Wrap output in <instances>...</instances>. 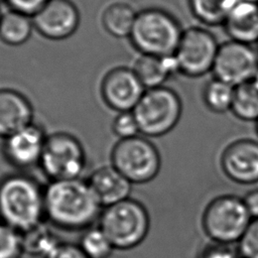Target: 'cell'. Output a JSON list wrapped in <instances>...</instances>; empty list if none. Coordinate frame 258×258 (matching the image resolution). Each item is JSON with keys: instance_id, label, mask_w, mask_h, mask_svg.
<instances>
[{"instance_id": "44dd1931", "label": "cell", "mask_w": 258, "mask_h": 258, "mask_svg": "<svg viewBox=\"0 0 258 258\" xmlns=\"http://www.w3.org/2000/svg\"><path fill=\"white\" fill-rule=\"evenodd\" d=\"M231 112L239 120L258 121V75L235 87Z\"/></svg>"}, {"instance_id": "2e32d148", "label": "cell", "mask_w": 258, "mask_h": 258, "mask_svg": "<svg viewBox=\"0 0 258 258\" xmlns=\"http://www.w3.org/2000/svg\"><path fill=\"white\" fill-rule=\"evenodd\" d=\"M103 208L130 198L132 183L112 164L97 168L87 179Z\"/></svg>"}, {"instance_id": "9a60e30c", "label": "cell", "mask_w": 258, "mask_h": 258, "mask_svg": "<svg viewBox=\"0 0 258 258\" xmlns=\"http://www.w3.org/2000/svg\"><path fill=\"white\" fill-rule=\"evenodd\" d=\"M33 123V107L28 98L14 89H0V138L5 139Z\"/></svg>"}, {"instance_id": "30bf717a", "label": "cell", "mask_w": 258, "mask_h": 258, "mask_svg": "<svg viewBox=\"0 0 258 258\" xmlns=\"http://www.w3.org/2000/svg\"><path fill=\"white\" fill-rule=\"evenodd\" d=\"M258 73V50L251 44L229 39L220 43L213 67V77L234 87L255 78Z\"/></svg>"}, {"instance_id": "8992f818", "label": "cell", "mask_w": 258, "mask_h": 258, "mask_svg": "<svg viewBox=\"0 0 258 258\" xmlns=\"http://www.w3.org/2000/svg\"><path fill=\"white\" fill-rule=\"evenodd\" d=\"M251 221L242 198L222 195L206 206L202 215V228L210 241L235 245Z\"/></svg>"}, {"instance_id": "d590c367", "label": "cell", "mask_w": 258, "mask_h": 258, "mask_svg": "<svg viewBox=\"0 0 258 258\" xmlns=\"http://www.w3.org/2000/svg\"><path fill=\"white\" fill-rule=\"evenodd\" d=\"M3 1H5V0H0V3H1V2H3Z\"/></svg>"}, {"instance_id": "cb8c5ba5", "label": "cell", "mask_w": 258, "mask_h": 258, "mask_svg": "<svg viewBox=\"0 0 258 258\" xmlns=\"http://www.w3.org/2000/svg\"><path fill=\"white\" fill-rule=\"evenodd\" d=\"M24 253L45 258L60 241L44 222L21 233Z\"/></svg>"}, {"instance_id": "52a82bcc", "label": "cell", "mask_w": 258, "mask_h": 258, "mask_svg": "<svg viewBox=\"0 0 258 258\" xmlns=\"http://www.w3.org/2000/svg\"><path fill=\"white\" fill-rule=\"evenodd\" d=\"M111 164L132 184L153 180L160 171L161 157L157 147L139 134L119 139L111 151Z\"/></svg>"}, {"instance_id": "6da1fadb", "label": "cell", "mask_w": 258, "mask_h": 258, "mask_svg": "<svg viewBox=\"0 0 258 258\" xmlns=\"http://www.w3.org/2000/svg\"><path fill=\"white\" fill-rule=\"evenodd\" d=\"M44 209L52 226L77 232L94 226L103 207L88 181L80 177L49 181L44 187Z\"/></svg>"}, {"instance_id": "7a4b0ae2", "label": "cell", "mask_w": 258, "mask_h": 258, "mask_svg": "<svg viewBox=\"0 0 258 258\" xmlns=\"http://www.w3.org/2000/svg\"><path fill=\"white\" fill-rule=\"evenodd\" d=\"M44 220V187L35 178L18 172L0 179V222L23 233Z\"/></svg>"}, {"instance_id": "836d02e7", "label": "cell", "mask_w": 258, "mask_h": 258, "mask_svg": "<svg viewBox=\"0 0 258 258\" xmlns=\"http://www.w3.org/2000/svg\"><path fill=\"white\" fill-rule=\"evenodd\" d=\"M247 1H254V2H258V0H247Z\"/></svg>"}, {"instance_id": "603a6c76", "label": "cell", "mask_w": 258, "mask_h": 258, "mask_svg": "<svg viewBox=\"0 0 258 258\" xmlns=\"http://www.w3.org/2000/svg\"><path fill=\"white\" fill-rule=\"evenodd\" d=\"M235 87L213 77L202 91V99L206 108L215 114L231 112Z\"/></svg>"}, {"instance_id": "1f68e13d", "label": "cell", "mask_w": 258, "mask_h": 258, "mask_svg": "<svg viewBox=\"0 0 258 258\" xmlns=\"http://www.w3.org/2000/svg\"><path fill=\"white\" fill-rule=\"evenodd\" d=\"M242 199L251 219H258V188L249 190Z\"/></svg>"}, {"instance_id": "3957f363", "label": "cell", "mask_w": 258, "mask_h": 258, "mask_svg": "<svg viewBox=\"0 0 258 258\" xmlns=\"http://www.w3.org/2000/svg\"><path fill=\"white\" fill-rule=\"evenodd\" d=\"M182 31L170 12L150 7L137 12L129 39L140 54L173 56Z\"/></svg>"}, {"instance_id": "5b68a950", "label": "cell", "mask_w": 258, "mask_h": 258, "mask_svg": "<svg viewBox=\"0 0 258 258\" xmlns=\"http://www.w3.org/2000/svg\"><path fill=\"white\" fill-rule=\"evenodd\" d=\"M132 112L141 135L147 138L160 137L178 124L182 114V101L169 87L147 89Z\"/></svg>"}, {"instance_id": "277c9868", "label": "cell", "mask_w": 258, "mask_h": 258, "mask_svg": "<svg viewBox=\"0 0 258 258\" xmlns=\"http://www.w3.org/2000/svg\"><path fill=\"white\" fill-rule=\"evenodd\" d=\"M98 226L115 250H130L140 245L147 237L150 217L142 203L129 198L103 208Z\"/></svg>"}, {"instance_id": "f1b7e54d", "label": "cell", "mask_w": 258, "mask_h": 258, "mask_svg": "<svg viewBox=\"0 0 258 258\" xmlns=\"http://www.w3.org/2000/svg\"><path fill=\"white\" fill-rule=\"evenodd\" d=\"M200 258H241V256L238 247L211 241L203 248Z\"/></svg>"}, {"instance_id": "83f0119b", "label": "cell", "mask_w": 258, "mask_h": 258, "mask_svg": "<svg viewBox=\"0 0 258 258\" xmlns=\"http://www.w3.org/2000/svg\"><path fill=\"white\" fill-rule=\"evenodd\" d=\"M237 247L241 257L258 258V219L250 222Z\"/></svg>"}, {"instance_id": "d6986e66", "label": "cell", "mask_w": 258, "mask_h": 258, "mask_svg": "<svg viewBox=\"0 0 258 258\" xmlns=\"http://www.w3.org/2000/svg\"><path fill=\"white\" fill-rule=\"evenodd\" d=\"M137 12L134 8L123 1L109 4L103 11L101 21L104 29L110 35L123 38L129 37L135 23Z\"/></svg>"}, {"instance_id": "9c48e42d", "label": "cell", "mask_w": 258, "mask_h": 258, "mask_svg": "<svg viewBox=\"0 0 258 258\" xmlns=\"http://www.w3.org/2000/svg\"><path fill=\"white\" fill-rule=\"evenodd\" d=\"M219 46L216 36L206 27L183 29L173 54L176 72L191 79L212 73Z\"/></svg>"}, {"instance_id": "e575fe53", "label": "cell", "mask_w": 258, "mask_h": 258, "mask_svg": "<svg viewBox=\"0 0 258 258\" xmlns=\"http://www.w3.org/2000/svg\"><path fill=\"white\" fill-rule=\"evenodd\" d=\"M1 16H2V13L0 12V19H1Z\"/></svg>"}, {"instance_id": "5bb4252c", "label": "cell", "mask_w": 258, "mask_h": 258, "mask_svg": "<svg viewBox=\"0 0 258 258\" xmlns=\"http://www.w3.org/2000/svg\"><path fill=\"white\" fill-rule=\"evenodd\" d=\"M46 136L34 122L3 139L2 153L7 162L18 169L38 165Z\"/></svg>"}, {"instance_id": "f546056e", "label": "cell", "mask_w": 258, "mask_h": 258, "mask_svg": "<svg viewBox=\"0 0 258 258\" xmlns=\"http://www.w3.org/2000/svg\"><path fill=\"white\" fill-rule=\"evenodd\" d=\"M48 0H5L11 10L33 16Z\"/></svg>"}, {"instance_id": "4316f807", "label": "cell", "mask_w": 258, "mask_h": 258, "mask_svg": "<svg viewBox=\"0 0 258 258\" xmlns=\"http://www.w3.org/2000/svg\"><path fill=\"white\" fill-rule=\"evenodd\" d=\"M112 131L119 139H128L140 134L133 112L119 113L112 123Z\"/></svg>"}, {"instance_id": "d4e9b609", "label": "cell", "mask_w": 258, "mask_h": 258, "mask_svg": "<svg viewBox=\"0 0 258 258\" xmlns=\"http://www.w3.org/2000/svg\"><path fill=\"white\" fill-rule=\"evenodd\" d=\"M79 246L88 258H109L115 250L109 238L98 225L84 231Z\"/></svg>"}, {"instance_id": "7c38bea8", "label": "cell", "mask_w": 258, "mask_h": 258, "mask_svg": "<svg viewBox=\"0 0 258 258\" xmlns=\"http://www.w3.org/2000/svg\"><path fill=\"white\" fill-rule=\"evenodd\" d=\"M81 16L78 7L71 0H48L32 16L34 29L50 40H62L78 29Z\"/></svg>"}, {"instance_id": "4fadbf2b", "label": "cell", "mask_w": 258, "mask_h": 258, "mask_svg": "<svg viewBox=\"0 0 258 258\" xmlns=\"http://www.w3.org/2000/svg\"><path fill=\"white\" fill-rule=\"evenodd\" d=\"M224 174L239 184L258 182V141L241 138L229 143L221 153Z\"/></svg>"}, {"instance_id": "4dcf8cb0", "label": "cell", "mask_w": 258, "mask_h": 258, "mask_svg": "<svg viewBox=\"0 0 258 258\" xmlns=\"http://www.w3.org/2000/svg\"><path fill=\"white\" fill-rule=\"evenodd\" d=\"M45 258H88L79 245L60 242Z\"/></svg>"}, {"instance_id": "7402d4cb", "label": "cell", "mask_w": 258, "mask_h": 258, "mask_svg": "<svg viewBox=\"0 0 258 258\" xmlns=\"http://www.w3.org/2000/svg\"><path fill=\"white\" fill-rule=\"evenodd\" d=\"M238 0H187L192 16L207 26L223 25Z\"/></svg>"}, {"instance_id": "484cf974", "label": "cell", "mask_w": 258, "mask_h": 258, "mask_svg": "<svg viewBox=\"0 0 258 258\" xmlns=\"http://www.w3.org/2000/svg\"><path fill=\"white\" fill-rule=\"evenodd\" d=\"M23 253L21 233L0 222V258H20Z\"/></svg>"}, {"instance_id": "ac0fdd59", "label": "cell", "mask_w": 258, "mask_h": 258, "mask_svg": "<svg viewBox=\"0 0 258 258\" xmlns=\"http://www.w3.org/2000/svg\"><path fill=\"white\" fill-rule=\"evenodd\" d=\"M132 69L146 90L164 86V83L177 73L173 56L140 54Z\"/></svg>"}, {"instance_id": "d6a6232c", "label": "cell", "mask_w": 258, "mask_h": 258, "mask_svg": "<svg viewBox=\"0 0 258 258\" xmlns=\"http://www.w3.org/2000/svg\"><path fill=\"white\" fill-rule=\"evenodd\" d=\"M256 130H257V133H258V121L256 122Z\"/></svg>"}, {"instance_id": "e0dca14e", "label": "cell", "mask_w": 258, "mask_h": 258, "mask_svg": "<svg viewBox=\"0 0 258 258\" xmlns=\"http://www.w3.org/2000/svg\"><path fill=\"white\" fill-rule=\"evenodd\" d=\"M222 26L231 40L258 42V2L238 0Z\"/></svg>"}, {"instance_id": "74e56055", "label": "cell", "mask_w": 258, "mask_h": 258, "mask_svg": "<svg viewBox=\"0 0 258 258\" xmlns=\"http://www.w3.org/2000/svg\"><path fill=\"white\" fill-rule=\"evenodd\" d=\"M257 43H258V42H257Z\"/></svg>"}, {"instance_id": "ffe728a7", "label": "cell", "mask_w": 258, "mask_h": 258, "mask_svg": "<svg viewBox=\"0 0 258 258\" xmlns=\"http://www.w3.org/2000/svg\"><path fill=\"white\" fill-rule=\"evenodd\" d=\"M34 29L32 17L9 9L0 19V39L8 45L17 46L25 43Z\"/></svg>"}, {"instance_id": "ba28073f", "label": "cell", "mask_w": 258, "mask_h": 258, "mask_svg": "<svg viewBox=\"0 0 258 258\" xmlns=\"http://www.w3.org/2000/svg\"><path fill=\"white\" fill-rule=\"evenodd\" d=\"M87 164L82 142L68 132H54L46 136L38 166L49 179L80 178Z\"/></svg>"}, {"instance_id": "8fae6325", "label": "cell", "mask_w": 258, "mask_h": 258, "mask_svg": "<svg viewBox=\"0 0 258 258\" xmlns=\"http://www.w3.org/2000/svg\"><path fill=\"white\" fill-rule=\"evenodd\" d=\"M100 90L104 103L121 113L132 112L146 89L132 68L116 67L104 76Z\"/></svg>"}, {"instance_id": "8d00e7d4", "label": "cell", "mask_w": 258, "mask_h": 258, "mask_svg": "<svg viewBox=\"0 0 258 258\" xmlns=\"http://www.w3.org/2000/svg\"><path fill=\"white\" fill-rule=\"evenodd\" d=\"M241 258H243V257H241Z\"/></svg>"}]
</instances>
